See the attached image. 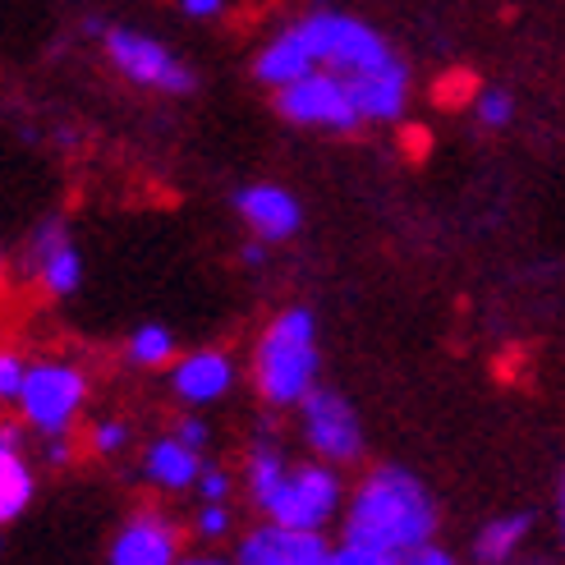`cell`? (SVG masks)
Returning <instances> with one entry per match:
<instances>
[{
	"label": "cell",
	"instance_id": "obj_13",
	"mask_svg": "<svg viewBox=\"0 0 565 565\" xmlns=\"http://www.w3.org/2000/svg\"><path fill=\"white\" fill-rule=\"evenodd\" d=\"M235 359L221 354V350H180V359L171 363V391L175 401L189 405V409H203V405H216L225 395L235 391Z\"/></svg>",
	"mask_w": 565,
	"mask_h": 565
},
{
	"label": "cell",
	"instance_id": "obj_16",
	"mask_svg": "<svg viewBox=\"0 0 565 565\" xmlns=\"http://www.w3.org/2000/svg\"><path fill=\"white\" fill-rule=\"evenodd\" d=\"M198 469H203V450L184 446L175 433L148 441L143 450V478L161 492H193Z\"/></svg>",
	"mask_w": 565,
	"mask_h": 565
},
{
	"label": "cell",
	"instance_id": "obj_18",
	"mask_svg": "<svg viewBox=\"0 0 565 565\" xmlns=\"http://www.w3.org/2000/svg\"><path fill=\"white\" fill-rule=\"evenodd\" d=\"M125 354H129L134 369H143V373L171 369V363L180 359V335H175L171 327H161V322H143V327L129 335Z\"/></svg>",
	"mask_w": 565,
	"mask_h": 565
},
{
	"label": "cell",
	"instance_id": "obj_7",
	"mask_svg": "<svg viewBox=\"0 0 565 565\" xmlns=\"http://www.w3.org/2000/svg\"><path fill=\"white\" fill-rule=\"evenodd\" d=\"M83 405H88V373L70 359H42L28 363V377L19 386V418L33 428L38 437H65Z\"/></svg>",
	"mask_w": 565,
	"mask_h": 565
},
{
	"label": "cell",
	"instance_id": "obj_15",
	"mask_svg": "<svg viewBox=\"0 0 565 565\" xmlns=\"http://www.w3.org/2000/svg\"><path fill=\"white\" fill-rule=\"evenodd\" d=\"M529 543H533V515L529 511H505V515H492L483 529L473 533L469 561L473 565H520L529 556Z\"/></svg>",
	"mask_w": 565,
	"mask_h": 565
},
{
	"label": "cell",
	"instance_id": "obj_8",
	"mask_svg": "<svg viewBox=\"0 0 565 565\" xmlns=\"http://www.w3.org/2000/svg\"><path fill=\"white\" fill-rule=\"evenodd\" d=\"M295 409H299V437H303L308 450H313V460H327L335 469L363 460V446H369V437H363V418L341 391L318 382Z\"/></svg>",
	"mask_w": 565,
	"mask_h": 565
},
{
	"label": "cell",
	"instance_id": "obj_2",
	"mask_svg": "<svg viewBox=\"0 0 565 565\" xmlns=\"http://www.w3.org/2000/svg\"><path fill=\"white\" fill-rule=\"evenodd\" d=\"M437 524L441 515H437V497L428 492V483L401 465H377L359 478L354 492H345L341 539L405 556L423 543H433Z\"/></svg>",
	"mask_w": 565,
	"mask_h": 565
},
{
	"label": "cell",
	"instance_id": "obj_23",
	"mask_svg": "<svg viewBox=\"0 0 565 565\" xmlns=\"http://www.w3.org/2000/svg\"><path fill=\"white\" fill-rule=\"evenodd\" d=\"M23 377H28V359L0 345V405H14L19 401Z\"/></svg>",
	"mask_w": 565,
	"mask_h": 565
},
{
	"label": "cell",
	"instance_id": "obj_22",
	"mask_svg": "<svg viewBox=\"0 0 565 565\" xmlns=\"http://www.w3.org/2000/svg\"><path fill=\"white\" fill-rule=\"evenodd\" d=\"M231 524H235L231 501H203V511L193 515V533H198V539H207V543L225 539V533H231Z\"/></svg>",
	"mask_w": 565,
	"mask_h": 565
},
{
	"label": "cell",
	"instance_id": "obj_26",
	"mask_svg": "<svg viewBox=\"0 0 565 565\" xmlns=\"http://www.w3.org/2000/svg\"><path fill=\"white\" fill-rule=\"evenodd\" d=\"M175 437H180L184 446H193V450H203V456H207L212 433H207V423H203V418H193V414H189V418H180V423H175Z\"/></svg>",
	"mask_w": 565,
	"mask_h": 565
},
{
	"label": "cell",
	"instance_id": "obj_27",
	"mask_svg": "<svg viewBox=\"0 0 565 565\" xmlns=\"http://www.w3.org/2000/svg\"><path fill=\"white\" fill-rule=\"evenodd\" d=\"M180 14L193 23H212L225 14V0H180Z\"/></svg>",
	"mask_w": 565,
	"mask_h": 565
},
{
	"label": "cell",
	"instance_id": "obj_14",
	"mask_svg": "<svg viewBox=\"0 0 565 565\" xmlns=\"http://www.w3.org/2000/svg\"><path fill=\"white\" fill-rule=\"evenodd\" d=\"M38 497V473L23 450V437L10 423H0V529L14 524Z\"/></svg>",
	"mask_w": 565,
	"mask_h": 565
},
{
	"label": "cell",
	"instance_id": "obj_9",
	"mask_svg": "<svg viewBox=\"0 0 565 565\" xmlns=\"http://www.w3.org/2000/svg\"><path fill=\"white\" fill-rule=\"evenodd\" d=\"M231 207L244 221L248 239H263V244H290L303 231V203L299 193L276 184V180H253L239 184L231 193Z\"/></svg>",
	"mask_w": 565,
	"mask_h": 565
},
{
	"label": "cell",
	"instance_id": "obj_5",
	"mask_svg": "<svg viewBox=\"0 0 565 565\" xmlns=\"http://www.w3.org/2000/svg\"><path fill=\"white\" fill-rule=\"evenodd\" d=\"M345 478L327 460H303L280 473V483L271 488V497L258 505L263 520L290 524V529H331L345 511Z\"/></svg>",
	"mask_w": 565,
	"mask_h": 565
},
{
	"label": "cell",
	"instance_id": "obj_1",
	"mask_svg": "<svg viewBox=\"0 0 565 565\" xmlns=\"http://www.w3.org/2000/svg\"><path fill=\"white\" fill-rule=\"evenodd\" d=\"M335 70L350 78L363 125H401L409 110V65L369 19L350 10H303L253 51V78L280 88L299 74Z\"/></svg>",
	"mask_w": 565,
	"mask_h": 565
},
{
	"label": "cell",
	"instance_id": "obj_31",
	"mask_svg": "<svg viewBox=\"0 0 565 565\" xmlns=\"http://www.w3.org/2000/svg\"><path fill=\"white\" fill-rule=\"evenodd\" d=\"M0 547H6V539H0Z\"/></svg>",
	"mask_w": 565,
	"mask_h": 565
},
{
	"label": "cell",
	"instance_id": "obj_10",
	"mask_svg": "<svg viewBox=\"0 0 565 565\" xmlns=\"http://www.w3.org/2000/svg\"><path fill=\"white\" fill-rule=\"evenodd\" d=\"M28 271L38 276V286L51 299H70L83 286V253L70 235L65 216H46L38 221L33 239H28Z\"/></svg>",
	"mask_w": 565,
	"mask_h": 565
},
{
	"label": "cell",
	"instance_id": "obj_11",
	"mask_svg": "<svg viewBox=\"0 0 565 565\" xmlns=\"http://www.w3.org/2000/svg\"><path fill=\"white\" fill-rule=\"evenodd\" d=\"M327 552L331 543L322 529H290L263 520L239 539L235 565H327Z\"/></svg>",
	"mask_w": 565,
	"mask_h": 565
},
{
	"label": "cell",
	"instance_id": "obj_25",
	"mask_svg": "<svg viewBox=\"0 0 565 565\" xmlns=\"http://www.w3.org/2000/svg\"><path fill=\"white\" fill-rule=\"evenodd\" d=\"M401 565H460V556L433 539V543H423V547L405 552V556H401Z\"/></svg>",
	"mask_w": 565,
	"mask_h": 565
},
{
	"label": "cell",
	"instance_id": "obj_6",
	"mask_svg": "<svg viewBox=\"0 0 565 565\" xmlns=\"http://www.w3.org/2000/svg\"><path fill=\"white\" fill-rule=\"evenodd\" d=\"M271 106L295 129H313V134H359L363 129L359 97L350 88V78L335 70H313V74L280 83V88H271Z\"/></svg>",
	"mask_w": 565,
	"mask_h": 565
},
{
	"label": "cell",
	"instance_id": "obj_21",
	"mask_svg": "<svg viewBox=\"0 0 565 565\" xmlns=\"http://www.w3.org/2000/svg\"><path fill=\"white\" fill-rule=\"evenodd\" d=\"M327 565H401V556L377 552V547H369V543H350V539H341V543L327 552Z\"/></svg>",
	"mask_w": 565,
	"mask_h": 565
},
{
	"label": "cell",
	"instance_id": "obj_4",
	"mask_svg": "<svg viewBox=\"0 0 565 565\" xmlns=\"http://www.w3.org/2000/svg\"><path fill=\"white\" fill-rule=\"evenodd\" d=\"M83 28H88V38H97L106 65L116 70L125 83H134V88L157 93V97H189L198 88L193 65L171 42H161V38L143 33V28H134V23L88 19Z\"/></svg>",
	"mask_w": 565,
	"mask_h": 565
},
{
	"label": "cell",
	"instance_id": "obj_29",
	"mask_svg": "<svg viewBox=\"0 0 565 565\" xmlns=\"http://www.w3.org/2000/svg\"><path fill=\"white\" fill-rule=\"evenodd\" d=\"M175 565H235V556H180Z\"/></svg>",
	"mask_w": 565,
	"mask_h": 565
},
{
	"label": "cell",
	"instance_id": "obj_19",
	"mask_svg": "<svg viewBox=\"0 0 565 565\" xmlns=\"http://www.w3.org/2000/svg\"><path fill=\"white\" fill-rule=\"evenodd\" d=\"M469 110H473V120H478V125L497 134V129H505V125L515 120V97L505 93V88H478Z\"/></svg>",
	"mask_w": 565,
	"mask_h": 565
},
{
	"label": "cell",
	"instance_id": "obj_24",
	"mask_svg": "<svg viewBox=\"0 0 565 565\" xmlns=\"http://www.w3.org/2000/svg\"><path fill=\"white\" fill-rule=\"evenodd\" d=\"M193 492L203 497V501H231V492H235V478H231V469L203 465V469H198V483H193Z\"/></svg>",
	"mask_w": 565,
	"mask_h": 565
},
{
	"label": "cell",
	"instance_id": "obj_17",
	"mask_svg": "<svg viewBox=\"0 0 565 565\" xmlns=\"http://www.w3.org/2000/svg\"><path fill=\"white\" fill-rule=\"evenodd\" d=\"M290 469V460H286V450H280V441H271V437H258L248 446V456H244V492H248V501H253V511L271 497V488L280 483V473Z\"/></svg>",
	"mask_w": 565,
	"mask_h": 565
},
{
	"label": "cell",
	"instance_id": "obj_3",
	"mask_svg": "<svg viewBox=\"0 0 565 565\" xmlns=\"http://www.w3.org/2000/svg\"><path fill=\"white\" fill-rule=\"evenodd\" d=\"M253 391L271 409H295L322 377V350H318V318L313 308L290 303L263 327L253 345Z\"/></svg>",
	"mask_w": 565,
	"mask_h": 565
},
{
	"label": "cell",
	"instance_id": "obj_30",
	"mask_svg": "<svg viewBox=\"0 0 565 565\" xmlns=\"http://www.w3.org/2000/svg\"><path fill=\"white\" fill-rule=\"evenodd\" d=\"M0 263H6V244H0Z\"/></svg>",
	"mask_w": 565,
	"mask_h": 565
},
{
	"label": "cell",
	"instance_id": "obj_28",
	"mask_svg": "<svg viewBox=\"0 0 565 565\" xmlns=\"http://www.w3.org/2000/svg\"><path fill=\"white\" fill-rule=\"evenodd\" d=\"M556 543L565 556V469H561V483H556Z\"/></svg>",
	"mask_w": 565,
	"mask_h": 565
},
{
	"label": "cell",
	"instance_id": "obj_20",
	"mask_svg": "<svg viewBox=\"0 0 565 565\" xmlns=\"http://www.w3.org/2000/svg\"><path fill=\"white\" fill-rule=\"evenodd\" d=\"M88 446H93V456H102V460L125 456V446H129V423H125V418H102V423H93Z\"/></svg>",
	"mask_w": 565,
	"mask_h": 565
},
{
	"label": "cell",
	"instance_id": "obj_12",
	"mask_svg": "<svg viewBox=\"0 0 565 565\" xmlns=\"http://www.w3.org/2000/svg\"><path fill=\"white\" fill-rule=\"evenodd\" d=\"M180 561V524L166 511H134L106 547V565H175Z\"/></svg>",
	"mask_w": 565,
	"mask_h": 565
}]
</instances>
